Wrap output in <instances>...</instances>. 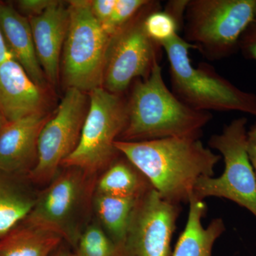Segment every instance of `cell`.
Here are the masks:
<instances>
[{
  "label": "cell",
  "mask_w": 256,
  "mask_h": 256,
  "mask_svg": "<svg viewBox=\"0 0 256 256\" xmlns=\"http://www.w3.org/2000/svg\"><path fill=\"white\" fill-rule=\"evenodd\" d=\"M114 146L166 201L188 203L202 178L213 176L222 156L201 138H169L140 142L117 140Z\"/></svg>",
  "instance_id": "6da1fadb"
},
{
  "label": "cell",
  "mask_w": 256,
  "mask_h": 256,
  "mask_svg": "<svg viewBox=\"0 0 256 256\" xmlns=\"http://www.w3.org/2000/svg\"><path fill=\"white\" fill-rule=\"evenodd\" d=\"M127 120L118 140L140 142L169 138H201L212 120L210 112L194 110L178 100L165 84L162 68L136 80L126 102Z\"/></svg>",
  "instance_id": "7a4b0ae2"
},
{
  "label": "cell",
  "mask_w": 256,
  "mask_h": 256,
  "mask_svg": "<svg viewBox=\"0 0 256 256\" xmlns=\"http://www.w3.org/2000/svg\"><path fill=\"white\" fill-rule=\"evenodd\" d=\"M161 45L169 62L172 92L183 104L198 111H235L256 117V94L236 86L206 62L193 66L190 50L194 46L180 35Z\"/></svg>",
  "instance_id": "3957f363"
},
{
  "label": "cell",
  "mask_w": 256,
  "mask_h": 256,
  "mask_svg": "<svg viewBox=\"0 0 256 256\" xmlns=\"http://www.w3.org/2000/svg\"><path fill=\"white\" fill-rule=\"evenodd\" d=\"M256 18V0H188L183 38L207 60H224L238 52L242 33Z\"/></svg>",
  "instance_id": "277c9868"
},
{
  "label": "cell",
  "mask_w": 256,
  "mask_h": 256,
  "mask_svg": "<svg viewBox=\"0 0 256 256\" xmlns=\"http://www.w3.org/2000/svg\"><path fill=\"white\" fill-rule=\"evenodd\" d=\"M43 191L25 222L50 229L74 248L84 232L92 203L96 176L76 168H63Z\"/></svg>",
  "instance_id": "5b68a950"
},
{
  "label": "cell",
  "mask_w": 256,
  "mask_h": 256,
  "mask_svg": "<svg viewBox=\"0 0 256 256\" xmlns=\"http://www.w3.org/2000/svg\"><path fill=\"white\" fill-rule=\"evenodd\" d=\"M127 120L120 95L98 88L90 92L88 110L78 146L62 168H76L90 176L105 171L120 154L114 146Z\"/></svg>",
  "instance_id": "8992f818"
},
{
  "label": "cell",
  "mask_w": 256,
  "mask_h": 256,
  "mask_svg": "<svg viewBox=\"0 0 256 256\" xmlns=\"http://www.w3.org/2000/svg\"><path fill=\"white\" fill-rule=\"evenodd\" d=\"M63 48V74L68 88L90 92L102 88L110 37L96 20L90 1H70Z\"/></svg>",
  "instance_id": "52a82bcc"
},
{
  "label": "cell",
  "mask_w": 256,
  "mask_h": 256,
  "mask_svg": "<svg viewBox=\"0 0 256 256\" xmlns=\"http://www.w3.org/2000/svg\"><path fill=\"white\" fill-rule=\"evenodd\" d=\"M247 124L246 118L234 120L222 132L210 138L208 146L222 154L225 169L220 178H200L193 196L202 200L212 196L227 198L256 217V178L248 154Z\"/></svg>",
  "instance_id": "ba28073f"
},
{
  "label": "cell",
  "mask_w": 256,
  "mask_h": 256,
  "mask_svg": "<svg viewBox=\"0 0 256 256\" xmlns=\"http://www.w3.org/2000/svg\"><path fill=\"white\" fill-rule=\"evenodd\" d=\"M162 8L160 1H149L110 37L102 82L108 92L120 95L136 78L149 76L160 63L162 46L148 34L144 21L151 12Z\"/></svg>",
  "instance_id": "9c48e42d"
},
{
  "label": "cell",
  "mask_w": 256,
  "mask_h": 256,
  "mask_svg": "<svg viewBox=\"0 0 256 256\" xmlns=\"http://www.w3.org/2000/svg\"><path fill=\"white\" fill-rule=\"evenodd\" d=\"M85 92L68 88L56 112L42 128L36 164L28 178L36 184H48L60 172L64 160L78 146L88 110Z\"/></svg>",
  "instance_id": "30bf717a"
},
{
  "label": "cell",
  "mask_w": 256,
  "mask_h": 256,
  "mask_svg": "<svg viewBox=\"0 0 256 256\" xmlns=\"http://www.w3.org/2000/svg\"><path fill=\"white\" fill-rule=\"evenodd\" d=\"M181 205L166 201L154 188L138 198L124 246V256H172L171 242Z\"/></svg>",
  "instance_id": "8fae6325"
},
{
  "label": "cell",
  "mask_w": 256,
  "mask_h": 256,
  "mask_svg": "<svg viewBox=\"0 0 256 256\" xmlns=\"http://www.w3.org/2000/svg\"><path fill=\"white\" fill-rule=\"evenodd\" d=\"M50 119L43 112L5 124L0 131V170L28 176L36 164L40 132Z\"/></svg>",
  "instance_id": "7c38bea8"
},
{
  "label": "cell",
  "mask_w": 256,
  "mask_h": 256,
  "mask_svg": "<svg viewBox=\"0 0 256 256\" xmlns=\"http://www.w3.org/2000/svg\"><path fill=\"white\" fill-rule=\"evenodd\" d=\"M28 20L42 70L46 80L56 85L60 78V56L68 32V8L53 1L42 14Z\"/></svg>",
  "instance_id": "4fadbf2b"
},
{
  "label": "cell",
  "mask_w": 256,
  "mask_h": 256,
  "mask_svg": "<svg viewBox=\"0 0 256 256\" xmlns=\"http://www.w3.org/2000/svg\"><path fill=\"white\" fill-rule=\"evenodd\" d=\"M44 89L32 80L14 57L0 64V110L8 122L43 112Z\"/></svg>",
  "instance_id": "5bb4252c"
},
{
  "label": "cell",
  "mask_w": 256,
  "mask_h": 256,
  "mask_svg": "<svg viewBox=\"0 0 256 256\" xmlns=\"http://www.w3.org/2000/svg\"><path fill=\"white\" fill-rule=\"evenodd\" d=\"M0 30L13 57L35 84L45 88L46 78L37 57L30 20L12 5L0 2Z\"/></svg>",
  "instance_id": "9a60e30c"
},
{
  "label": "cell",
  "mask_w": 256,
  "mask_h": 256,
  "mask_svg": "<svg viewBox=\"0 0 256 256\" xmlns=\"http://www.w3.org/2000/svg\"><path fill=\"white\" fill-rule=\"evenodd\" d=\"M188 222L180 236L172 256H212V249L217 240L225 232L222 218H215L204 228L202 218L207 212L204 200L192 196L188 201Z\"/></svg>",
  "instance_id": "2e32d148"
},
{
  "label": "cell",
  "mask_w": 256,
  "mask_h": 256,
  "mask_svg": "<svg viewBox=\"0 0 256 256\" xmlns=\"http://www.w3.org/2000/svg\"><path fill=\"white\" fill-rule=\"evenodd\" d=\"M28 176L0 170V239L26 220L36 200Z\"/></svg>",
  "instance_id": "e0dca14e"
},
{
  "label": "cell",
  "mask_w": 256,
  "mask_h": 256,
  "mask_svg": "<svg viewBox=\"0 0 256 256\" xmlns=\"http://www.w3.org/2000/svg\"><path fill=\"white\" fill-rule=\"evenodd\" d=\"M63 242L53 230L24 220L0 239V256H50Z\"/></svg>",
  "instance_id": "ac0fdd59"
},
{
  "label": "cell",
  "mask_w": 256,
  "mask_h": 256,
  "mask_svg": "<svg viewBox=\"0 0 256 256\" xmlns=\"http://www.w3.org/2000/svg\"><path fill=\"white\" fill-rule=\"evenodd\" d=\"M151 188L148 178L124 156L102 172L96 181L95 192L138 198Z\"/></svg>",
  "instance_id": "d6986e66"
},
{
  "label": "cell",
  "mask_w": 256,
  "mask_h": 256,
  "mask_svg": "<svg viewBox=\"0 0 256 256\" xmlns=\"http://www.w3.org/2000/svg\"><path fill=\"white\" fill-rule=\"evenodd\" d=\"M138 198L111 196L94 192L92 206L99 224L109 237L122 248Z\"/></svg>",
  "instance_id": "ffe728a7"
},
{
  "label": "cell",
  "mask_w": 256,
  "mask_h": 256,
  "mask_svg": "<svg viewBox=\"0 0 256 256\" xmlns=\"http://www.w3.org/2000/svg\"><path fill=\"white\" fill-rule=\"evenodd\" d=\"M73 256H124V252L100 224L92 223L88 224L82 232Z\"/></svg>",
  "instance_id": "44dd1931"
},
{
  "label": "cell",
  "mask_w": 256,
  "mask_h": 256,
  "mask_svg": "<svg viewBox=\"0 0 256 256\" xmlns=\"http://www.w3.org/2000/svg\"><path fill=\"white\" fill-rule=\"evenodd\" d=\"M184 20L166 9L156 10L146 16L144 28L152 40L160 44L178 36L183 28ZM162 46V45H161Z\"/></svg>",
  "instance_id": "7402d4cb"
},
{
  "label": "cell",
  "mask_w": 256,
  "mask_h": 256,
  "mask_svg": "<svg viewBox=\"0 0 256 256\" xmlns=\"http://www.w3.org/2000/svg\"><path fill=\"white\" fill-rule=\"evenodd\" d=\"M149 2V0H116L112 16L104 30L112 36Z\"/></svg>",
  "instance_id": "603a6c76"
},
{
  "label": "cell",
  "mask_w": 256,
  "mask_h": 256,
  "mask_svg": "<svg viewBox=\"0 0 256 256\" xmlns=\"http://www.w3.org/2000/svg\"><path fill=\"white\" fill-rule=\"evenodd\" d=\"M238 50L247 60L256 62V18L242 33L239 41Z\"/></svg>",
  "instance_id": "cb8c5ba5"
},
{
  "label": "cell",
  "mask_w": 256,
  "mask_h": 256,
  "mask_svg": "<svg viewBox=\"0 0 256 256\" xmlns=\"http://www.w3.org/2000/svg\"><path fill=\"white\" fill-rule=\"evenodd\" d=\"M116 0H94L90 1V10L102 28L108 22L112 16Z\"/></svg>",
  "instance_id": "d4e9b609"
},
{
  "label": "cell",
  "mask_w": 256,
  "mask_h": 256,
  "mask_svg": "<svg viewBox=\"0 0 256 256\" xmlns=\"http://www.w3.org/2000/svg\"><path fill=\"white\" fill-rule=\"evenodd\" d=\"M52 2V0H20L18 5L22 12L32 18L42 14Z\"/></svg>",
  "instance_id": "484cf974"
},
{
  "label": "cell",
  "mask_w": 256,
  "mask_h": 256,
  "mask_svg": "<svg viewBox=\"0 0 256 256\" xmlns=\"http://www.w3.org/2000/svg\"><path fill=\"white\" fill-rule=\"evenodd\" d=\"M247 152L248 154L249 160L252 168H254V172H255L256 178V140H248Z\"/></svg>",
  "instance_id": "4316f807"
},
{
  "label": "cell",
  "mask_w": 256,
  "mask_h": 256,
  "mask_svg": "<svg viewBox=\"0 0 256 256\" xmlns=\"http://www.w3.org/2000/svg\"><path fill=\"white\" fill-rule=\"evenodd\" d=\"M12 56V54L10 52L8 46H6L4 36H3L1 30H0V64H2L5 60H9L10 58Z\"/></svg>",
  "instance_id": "83f0119b"
},
{
  "label": "cell",
  "mask_w": 256,
  "mask_h": 256,
  "mask_svg": "<svg viewBox=\"0 0 256 256\" xmlns=\"http://www.w3.org/2000/svg\"><path fill=\"white\" fill-rule=\"evenodd\" d=\"M50 256H73V252H70L66 246L62 244Z\"/></svg>",
  "instance_id": "f1b7e54d"
},
{
  "label": "cell",
  "mask_w": 256,
  "mask_h": 256,
  "mask_svg": "<svg viewBox=\"0 0 256 256\" xmlns=\"http://www.w3.org/2000/svg\"><path fill=\"white\" fill-rule=\"evenodd\" d=\"M248 137L250 139L256 140V124L250 128L248 131Z\"/></svg>",
  "instance_id": "f546056e"
},
{
  "label": "cell",
  "mask_w": 256,
  "mask_h": 256,
  "mask_svg": "<svg viewBox=\"0 0 256 256\" xmlns=\"http://www.w3.org/2000/svg\"><path fill=\"white\" fill-rule=\"evenodd\" d=\"M8 121L6 120V119L4 118V116H3L2 112L1 110H0V131L2 130L5 124H8Z\"/></svg>",
  "instance_id": "4dcf8cb0"
},
{
  "label": "cell",
  "mask_w": 256,
  "mask_h": 256,
  "mask_svg": "<svg viewBox=\"0 0 256 256\" xmlns=\"http://www.w3.org/2000/svg\"></svg>",
  "instance_id": "1f68e13d"
}]
</instances>
